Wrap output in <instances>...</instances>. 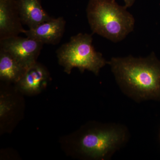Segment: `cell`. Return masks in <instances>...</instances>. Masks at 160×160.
I'll use <instances>...</instances> for the list:
<instances>
[{
    "instance_id": "52a82bcc",
    "label": "cell",
    "mask_w": 160,
    "mask_h": 160,
    "mask_svg": "<svg viewBox=\"0 0 160 160\" xmlns=\"http://www.w3.org/2000/svg\"><path fill=\"white\" fill-rule=\"evenodd\" d=\"M66 26V22L63 17L52 18L34 28L26 30L24 34L44 45H57L62 38Z\"/></svg>"
},
{
    "instance_id": "7a4b0ae2",
    "label": "cell",
    "mask_w": 160,
    "mask_h": 160,
    "mask_svg": "<svg viewBox=\"0 0 160 160\" xmlns=\"http://www.w3.org/2000/svg\"><path fill=\"white\" fill-rule=\"evenodd\" d=\"M86 13L92 32L113 42L122 41L134 29L133 16L115 0H89Z\"/></svg>"
},
{
    "instance_id": "7c38bea8",
    "label": "cell",
    "mask_w": 160,
    "mask_h": 160,
    "mask_svg": "<svg viewBox=\"0 0 160 160\" xmlns=\"http://www.w3.org/2000/svg\"><path fill=\"white\" fill-rule=\"evenodd\" d=\"M125 2V7L126 8L131 7L133 5L135 0H124Z\"/></svg>"
},
{
    "instance_id": "3957f363",
    "label": "cell",
    "mask_w": 160,
    "mask_h": 160,
    "mask_svg": "<svg viewBox=\"0 0 160 160\" xmlns=\"http://www.w3.org/2000/svg\"><path fill=\"white\" fill-rule=\"evenodd\" d=\"M127 126L115 122L101 123L86 129L78 141L80 153L91 159L109 160L129 142Z\"/></svg>"
},
{
    "instance_id": "277c9868",
    "label": "cell",
    "mask_w": 160,
    "mask_h": 160,
    "mask_svg": "<svg viewBox=\"0 0 160 160\" xmlns=\"http://www.w3.org/2000/svg\"><path fill=\"white\" fill-rule=\"evenodd\" d=\"M92 42V35L79 33L72 37L69 42L57 50L59 64L65 72L69 74L73 68H77L81 72L87 70L98 75L108 61L102 53L96 51Z\"/></svg>"
},
{
    "instance_id": "9c48e42d",
    "label": "cell",
    "mask_w": 160,
    "mask_h": 160,
    "mask_svg": "<svg viewBox=\"0 0 160 160\" xmlns=\"http://www.w3.org/2000/svg\"><path fill=\"white\" fill-rule=\"evenodd\" d=\"M22 23L32 29L51 18L42 6L41 0H17Z\"/></svg>"
},
{
    "instance_id": "6da1fadb",
    "label": "cell",
    "mask_w": 160,
    "mask_h": 160,
    "mask_svg": "<svg viewBox=\"0 0 160 160\" xmlns=\"http://www.w3.org/2000/svg\"><path fill=\"white\" fill-rule=\"evenodd\" d=\"M122 93L138 103L160 100V62L147 57H113L108 62Z\"/></svg>"
},
{
    "instance_id": "8992f818",
    "label": "cell",
    "mask_w": 160,
    "mask_h": 160,
    "mask_svg": "<svg viewBox=\"0 0 160 160\" xmlns=\"http://www.w3.org/2000/svg\"><path fill=\"white\" fill-rule=\"evenodd\" d=\"M17 0H0V40L25 33Z\"/></svg>"
},
{
    "instance_id": "8fae6325",
    "label": "cell",
    "mask_w": 160,
    "mask_h": 160,
    "mask_svg": "<svg viewBox=\"0 0 160 160\" xmlns=\"http://www.w3.org/2000/svg\"><path fill=\"white\" fill-rule=\"evenodd\" d=\"M12 104L9 98L3 94L0 97V118L6 117L11 111Z\"/></svg>"
},
{
    "instance_id": "5b68a950",
    "label": "cell",
    "mask_w": 160,
    "mask_h": 160,
    "mask_svg": "<svg viewBox=\"0 0 160 160\" xmlns=\"http://www.w3.org/2000/svg\"><path fill=\"white\" fill-rule=\"evenodd\" d=\"M44 44L26 37H12L0 40V49L10 54L26 69L37 62Z\"/></svg>"
},
{
    "instance_id": "30bf717a",
    "label": "cell",
    "mask_w": 160,
    "mask_h": 160,
    "mask_svg": "<svg viewBox=\"0 0 160 160\" xmlns=\"http://www.w3.org/2000/svg\"><path fill=\"white\" fill-rule=\"evenodd\" d=\"M26 69L10 53L0 49V78L2 81L17 83Z\"/></svg>"
},
{
    "instance_id": "ba28073f",
    "label": "cell",
    "mask_w": 160,
    "mask_h": 160,
    "mask_svg": "<svg viewBox=\"0 0 160 160\" xmlns=\"http://www.w3.org/2000/svg\"><path fill=\"white\" fill-rule=\"evenodd\" d=\"M49 74L45 66L37 62L26 69L17 84L19 89L29 94L38 93L46 87Z\"/></svg>"
}]
</instances>
